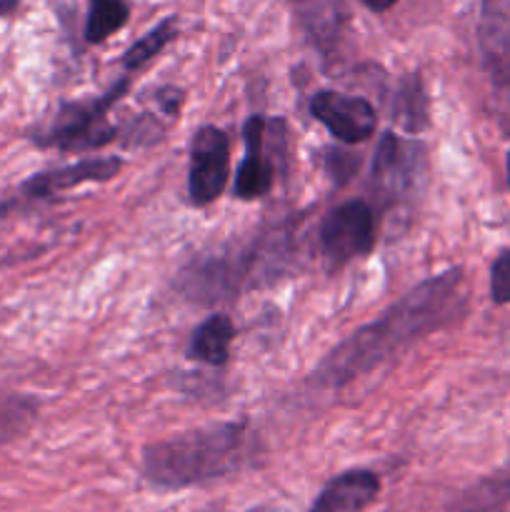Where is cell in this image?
Returning a JSON list of instances; mask_svg holds the SVG:
<instances>
[{
    "instance_id": "6da1fadb",
    "label": "cell",
    "mask_w": 510,
    "mask_h": 512,
    "mask_svg": "<svg viewBox=\"0 0 510 512\" xmlns=\"http://www.w3.org/2000/svg\"><path fill=\"white\" fill-rule=\"evenodd\" d=\"M465 308L468 288L463 270L453 268L448 273L433 275L408 290L378 320L335 345L313 370L310 383L323 390L343 388L383 365L415 340L453 325Z\"/></svg>"
},
{
    "instance_id": "7a4b0ae2",
    "label": "cell",
    "mask_w": 510,
    "mask_h": 512,
    "mask_svg": "<svg viewBox=\"0 0 510 512\" xmlns=\"http://www.w3.org/2000/svg\"><path fill=\"white\" fill-rule=\"evenodd\" d=\"M258 450L248 423H215L145 445L140 473L153 488L185 490L250 468Z\"/></svg>"
},
{
    "instance_id": "3957f363",
    "label": "cell",
    "mask_w": 510,
    "mask_h": 512,
    "mask_svg": "<svg viewBox=\"0 0 510 512\" xmlns=\"http://www.w3.org/2000/svg\"><path fill=\"white\" fill-rule=\"evenodd\" d=\"M128 88L130 80L123 78L100 98L65 103L55 115L53 125L40 135V145L58 148L63 153H90L108 145L118 135V128L108 120L110 108L128 93Z\"/></svg>"
},
{
    "instance_id": "277c9868",
    "label": "cell",
    "mask_w": 510,
    "mask_h": 512,
    "mask_svg": "<svg viewBox=\"0 0 510 512\" xmlns=\"http://www.w3.org/2000/svg\"><path fill=\"white\" fill-rule=\"evenodd\" d=\"M375 245V213L363 200H348L325 215L320 225V248L333 268L363 258Z\"/></svg>"
},
{
    "instance_id": "5b68a950",
    "label": "cell",
    "mask_w": 510,
    "mask_h": 512,
    "mask_svg": "<svg viewBox=\"0 0 510 512\" xmlns=\"http://www.w3.org/2000/svg\"><path fill=\"white\" fill-rule=\"evenodd\" d=\"M230 178V140L215 125H203L190 143L188 195L190 203L205 208L223 195Z\"/></svg>"
},
{
    "instance_id": "8992f818",
    "label": "cell",
    "mask_w": 510,
    "mask_h": 512,
    "mask_svg": "<svg viewBox=\"0 0 510 512\" xmlns=\"http://www.w3.org/2000/svg\"><path fill=\"white\" fill-rule=\"evenodd\" d=\"M310 113L328 128L335 140L345 145L365 143L375 133L378 115L370 100L358 95H345L338 90H320L310 100Z\"/></svg>"
},
{
    "instance_id": "52a82bcc",
    "label": "cell",
    "mask_w": 510,
    "mask_h": 512,
    "mask_svg": "<svg viewBox=\"0 0 510 512\" xmlns=\"http://www.w3.org/2000/svg\"><path fill=\"white\" fill-rule=\"evenodd\" d=\"M478 43L495 88L510 98V0H483Z\"/></svg>"
},
{
    "instance_id": "ba28073f",
    "label": "cell",
    "mask_w": 510,
    "mask_h": 512,
    "mask_svg": "<svg viewBox=\"0 0 510 512\" xmlns=\"http://www.w3.org/2000/svg\"><path fill=\"white\" fill-rule=\"evenodd\" d=\"M270 123L263 115H250L243 128L245 158L235 178V195L240 200H258L270 193L275 180L273 160L268 158Z\"/></svg>"
},
{
    "instance_id": "9c48e42d",
    "label": "cell",
    "mask_w": 510,
    "mask_h": 512,
    "mask_svg": "<svg viewBox=\"0 0 510 512\" xmlns=\"http://www.w3.org/2000/svg\"><path fill=\"white\" fill-rule=\"evenodd\" d=\"M380 475L368 468H353L328 480L310 512H365L380 498Z\"/></svg>"
},
{
    "instance_id": "30bf717a",
    "label": "cell",
    "mask_w": 510,
    "mask_h": 512,
    "mask_svg": "<svg viewBox=\"0 0 510 512\" xmlns=\"http://www.w3.org/2000/svg\"><path fill=\"white\" fill-rule=\"evenodd\" d=\"M123 168L120 158H83L65 168L45 170V173L33 175L23 183V193L28 198H53V195L73 190L85 183H105L113 180Z\"/></svg>"
},
{
    "instance_id": "8fae6325",
    "label": "cell",
    "mask_w": 510,
    "mask_h": 512,
    "mask_svg": "<svg viewBox=\"0 0 510 512\" xmlns=\"http://www.w3.org/2000/svg\"><path fill=\"white\" fill-rule=\"evenodd\" d=\"M415 145L405 143L398 135L385 133L380 138L373 160V180L383 193H400L413 183Z\"/></svg>"
},
{
    "instance_id": "7c38bea8",
    "label": "cell",
    "mask_w": 510,
    "mask_h": 512,
    "mask_svg": "<svg viewBox=\"0 0 510 512\" xmlns=\"http://www.w3.org/2000/svg\"><path fill=\"white\" fill-rule=\"evenodd\" d=\"M235 338V325L228 315H210L193 330L188 345V358L203 365L220 368L230 360V345Z\"/></svg>"
},
{
    "instance_id": "4fadbf2b",
    "label": "cell",
    "mask_w": 510,
    "mask_h": 512,
    "mask_svg": "<svg viewBox=\"0 0 510 512\" xmlns=\"http://www.w3.org/2000/svg\"><path fill=\"white\" fill-rule=\"evenodd\" d=\"M88 3V20H85L88 43H105L110 35H115L128 23L130 8L125 0H88Z\"/></svg>"
},
{
    "instance_id": "5bb4252c",
    "label": "cell",
    "mask_w": 510,
    "mask_h": 512,
    "mask_svg": "<svg viewBox=\"0 0 510 512\" xmlns=\"http://www.w3.org/2000/svg\"><path fill=\"white\" fill-rule=\"evenodd\" d=\"M393 118L410 133H418L428 125V98L418 75H410L400 83L393 103Z\"/></svg>"
},
{
    "instance_id": "9a60e30c",
    "label": "cell",
    "mask_w": 510,
    "mask_h": 512,
    "mask_svg": "<svg viewBox=\"0 0 510 512\" xmlns=\"http://www.w3.org/2000/svg\"><path fill=\"white\" fill-rule=\"evenodd\" d=\"M175 35H178V18H175V15H168V18L160 20L153 30H148L143 38L135 40V43L125 50L123 68L125 70L143 68L145 63H150L155 55H160L165 48H168V43L175 38Z\"/></svg>"
},
{
    "instance_id": "2e32d148",
    "label": "cell",
    "mask_w": 510,
    "mask_h": 512,
    "mask_svg": "<svg viewBox=\"0 0 510 512\" xmlns=\"http://www.w3.org/2000/svg\"><path fill=\"white\" fill-rule=\"evenodd\" d=\"M490 295L498 305H510V250H503L490 268Z\"/></svg>"
},
{
    "instance_id": "e0dca14e",
    "label": "cell",
    "mask_w": 510,
    "mask_h": 512,
    "mask_svg": "<svg viewBox=\"0 0 510 512\" xmlns=\"http://www.w3.org/2000/svg\"><path fill=\"white\" fill-rule=\"evenodd\" d=\"M155 100L165 115H178L180 105H183V93L178 88H160L155 93Z\"/></svg>"
},
{
    "instance_id": "ac0fdd59",
    "label": "cell",
    "mask_w": 510,
    "mask_h": 512,
    "mask_svg": "<svg viewBox=\"0 0 510 512\" xmlns=\"http://www.w3.org/2000/svg\"><path fill=\"white\" fill-rule=\"evenodd\" d=\"M360 3L368 10H373V13H388V10L398 5V0H360Z\"/></svg>"
},
{
    "instance_id": "d6986e66",
    "label": "cell",
    "mask_w": 510,
    "mask_h": 512,
    "mask_svg": "<svg viewBox=\"0 0 510 512\" xmlns=\"http://www.w3.org/2000/svg\"><path fill=\"white\" fill-rule=\"evenodd\" d=\"M13 5H15V0H0V15L10 13V10H13Z\"/></svg>"
},
{
    "instance_id": "ffe728a7",
    "label": "cell",
    "mask_w": 510,
    "mask_h": 512,
    "mask_svg": "<svg viewBox=\"0 0 510 512\" xmlns=\"http://www.w3.org/2000/svg\"><path fill=\"white\" fill-rule=\"evenodd\" d=\"M10 210V203H3V200H0V218H3L5 213H8Z\"/></svg>"
},
{
    "instance_id": "44dd1931",
    "label": "cell",
    "mask_w": 510,
    "mask_h": 512,
    "mask_svg": "<svg viewBox=\"0 0 510 512\" xmlns=\"http://www.w3.org/2000/svg\"><path fill=\"white\" fill-rule=\"evenodd\" d=\"M508 183H510V153H508Z\"/></svg>"
}]
</instances>
